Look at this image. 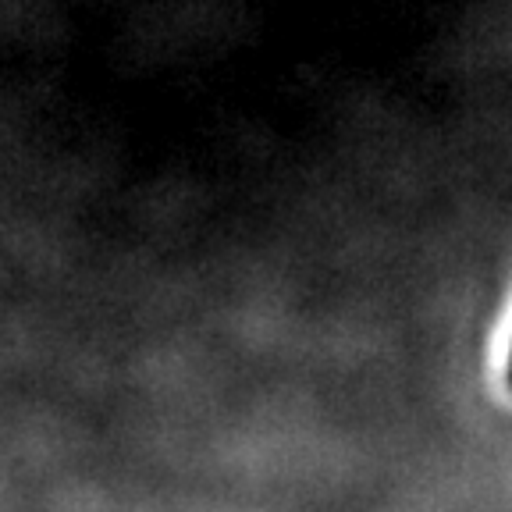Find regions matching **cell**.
Wrapping results in <instances>:
<instances>
[{"mask_svg":"<svg viewBox=\"0 0 512 512\" xmlns=\"http://www.w3.org/2000/svg\"><path fill=\"white\" fill-rule=\"evenodd\" d=\"M505 388L512 392V345H509V356H505Z\"/></svg>","mask_w":512,"mask_h":512,"instance_id":"obj_1","label":"cell"}]
</instances>
